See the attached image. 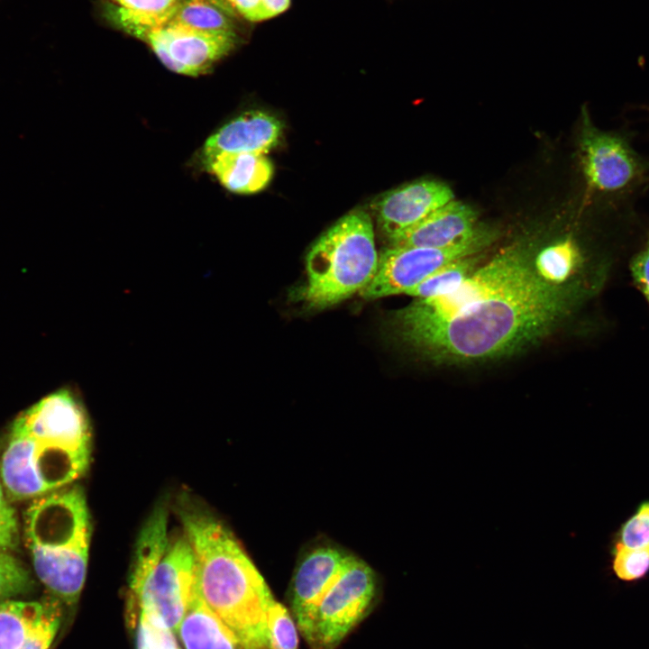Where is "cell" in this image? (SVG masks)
<instances>
[{
	"instance_id": "1",
	"label": "cell",
	"mask_w": 649,
	"mask_h": 649,
	"mask_svg": "<svg viewBox=\"0 0 649 649\" xmlns=\"http://www.w3.org/2000/svg\"><path fill=\"white\" fill-rule=\"evenodd\" d=\"M531 244L518 242L446 295L418 299L392 318L407 346L437 363L513 354L545 337L594 297L543 278Z\"/></svg>"
},
{
	"instance_id": "2",
	"label": "cell",
	"mask_w": 649,
	"mask_h": 649,
	"mask_svg": "<svg viewBox=\"0 0 649 649\" xmlns=\"http://www.w3.org/2000/svg\"><path fill=\"white\" fill-rule=\"evenodd\" d=\"M91 449L87 411L62 388L22 411L0 452V478L10 500L33 499L67 487L86 471Z\"/></svg>"
},
{
	"instance_id": "3",
	"label": "cell",
	"mask_w": 649,
	"mask_h": 649,
	"mask_svg": "<svg viewBox=\"0 0 649 649\" xmlns=\"http://www.w3.org/2000/svg\"><path fill=\"white\" fill-rule=\"evenodd\" d=\"M184 535L195 558V588L244 649H270L268 616L276 601L233 535L209 511L183 503Z\"/></svg>"
},
{
	"instance_id": "4",
	"label": "cell",
	"mask_w": 649,
	"mask_h": 649,
	"mask_svg": "<svg viewBox=\"0 0 649 649\" xmlns=\"http://www.w3.org/2000/svg\"><path fill=\"white\" fill-rule=\"evenodd\" d=\"M23 537L38 579L58 599L74 605L84 587L91 524L83 489L65 487L31 500Z\"/></svg>"
},
{
	"instance_id": "5",
	"label": "cell",
	"mask_w": 649,
	"mask_h": 649,
	"mask_svg": "<svg viewBox=\"0 0 649 649\" xmlns=\"http://www.w3.org/2000/svg\"><path fill=\"white\" fill-rule=\"evenodd\" d=\"M378 261L370 217L362 210L352 211L309 250L306 279L297 299L309 308L321 309L361 293L372 279Z\"/></svg>"
},
{
	"instance_id": "6",
	"label": "cell",
	"mask_w": 649,
	"mask_h": 649,
	"mask_svg": "<svg viewBox=\"0 0 649 649\" xmlns=\"http://www.w3.org/2000/svg\"><path fill=\"white\" fill-rule=\"evenodd\" d=\"M194 585L195 558L184 533L169 540L160 558L133 561L130 590L140 611L153 616L175 634L188 608Z\"/></svg>"
},
{
	"instance_id": "7",
	"label": "cell",
	"mask_w": 649,
	"mask_h": 649,
	"mask_svg": "<svg viewBox=\"0 0 649 649\" xmlns=\"http://www.w3.org/2000/svg\"><path fill=\"white\" fill-rule=\"evenodd\" d=\"M376 591L372 569L350 556L343 570L297 628L311 649H334L362 619Z\"/></svg>"
},
{
	"instance_id": "8",
	"label": "cell",
	"mask_w": 649,
	"mask_h": 649,
	"mask_svg": "<svg viewBox=\"0 0 649 649\" xmlns=\"http://www.w3.org/2000/svg\"><path fill=\"white\" fill-rule=\"evenodd\" d=\"M578 146L586 183L613 202L649 182V162L635 151L627 137L597 128L586 109H582Z\"/></svg>"
},
{
	"instance_id": "9",
	"label": "cell",
	"mask_w": 649,
	"mask_h": 649,
	"mask_svg": "<svg viewBox=\"0 0 649 649\" xmlns=\"http://www.w3.org/2000/svg\"><path fill=\"white\" fill-rule=\"evenodd\" d=\"M492 239L491 232L485 230L467 242L447 248L391 245L379 255L376 272L360 294L366 299L406 294L444 265L475 255Z\"/></svg>"
},
{
	"instance_id": "10",
	"label": "cell",
	"mask_w": 649,
	"mask_h": 649,
	"mask_svg": "<svg viewBox=\"0 0 649 649\" xmlns=\"http://www.w3.org/2000/svg\"><path fill=\"white\" fill-rule=\"evenodd\" d=\"M169 70L190 77L204 75L236 44L235 32H210L167 23L141 34Z\"/></svg>"
},
{
	"instance_id": "11",
	"label": "cell",
	"mask_w": 649,
	"mask_h": 649,
	"mask_svg": "<svg viewBox=\"0 0 649 649\" xmlns=\"http://www.w3.org/2000/svg\"><path fill=\"white\" fill-rule=\"evenodd\" d=\"M454 199L452 189L437 180H419L395 188L376 204L379 226L390 241L417 225Z\"/></svg>"
},
{
	"instance_id": "12",
	"label": "cell",
	"mask_w": 649,
	"mask_h": 649,
	"mask_svg": "<svg viewBox=\"0 0 649 649\" xmlns=\"http://www.w3.org/2000/svg\"><path fill=\"white\" fill-rule=\"evenodd\" d=\"M280 121L262 111H250L233 119L207 138L201 151V161L220 153L251 152L266 154L279 142Z\"/></svg>"
},
{
	"instance_id": "13",
	"label": "cell",
	"mask_w": 649,
	"mask_h": 649,
	"mask_svg": "<svg viewBox=\"0 0 649 649\" xmlns=\"http://www.w3.org/2000/svg\"><path fill=\"white\" fill-rule=\"evenodd\" d=\"M351 554L334 547H319L298 563L293 576L290 605L297 626L310 614L336 580Z\"/></svg>"
},
{
	"instance_id": "14",
	"label": "cell",
	"mask_w": 649,
	"mask_h": 649,
	"mask_svg": "<svg viewBox=\"0 0 649 649\" xmlns=\"http://www.w3.org/2000/svg\"><path fill=\"white\" fill-rule=\"evenodd\" d=\"M476 214L455 201L441 206L415 227L390 241L392 246L447 248L467 242L486 229L477 226Z\"/></svg>"
},
{
	"instance_id": "15",
	"label": "cell",
	"mask_w": 649,
	"mask_h": 649,
	"mask_svg": "<svg viewBox=\"0 0 649 649\" xmlns=\"http://www.w3.org/2000/svg\"><path fill=\"white\" fill-rule=\"evenodd\" d=\"M617 578L633 581L649 572V500L642 502L621 525L610 548Z\"/></svg>"
},
{
	"instance_id": "16",
	"label": "cell",
	"mask_w": 649,
	"mask_h": 649,
	"mask_svg": "<svg viewBox=\"0 0 649 649\" xmlns=\"http://www.w3.org/2000/svg\"><path fill=\"white\" fill-rule=\"evenodd\" d=\"M202 164L224 187L235 194L257 193L267 187L273 175V165L262 153H220Z\"/></svg>"
},
{
	"instance_id": "17",
	"label": "cell",
	"mask_w": 649,
	"mask_h": 649,
	"mask_svg": "<svg viewBox=\"0 0 649 649\" xmlns=\"http://www.w3.org/2000/svg\"><path fill=\"white\" fill-rule=\"evenodd\" d=\"M182 649H244L233 633L207 607L195 585L176 632Z\"/></svg>"
},
{
	"instance_id": "18",
	"label": "cell",
	"mask_w": 649,
	"mask_h": 649,
	"mask_svg": "<svg viewBox=\"0 0 649 649\" xmlns=\"http://www.w3.org/2000/svg\"><path fill=\"white\" fill-rule=\"evenodd\" d=\"M52 601L1 600L0 649H21Z\"/></svg>"
},
{
	"instance_id": "19",
	"label": "cell",
	"mask_w": 649,
	"mask_h": 649,
	"mask_svg": "<svg viewBox=\"0 0 649 649\" xmlns=\"http://www.w3.org/2000/svg\"><path fill=\"white\" fill-rule=\"evenodd\" d=\"M112 20L128 33L139 37L144 32L166 25L179 0H110Z\"/></svg>"
},
{
	"instance_id": "20",
	"label": "cell",
	"mask_w": 649,
	"mask_h": 649,
	"mask_svg": "<svg viewBox=\"0 0 649 649\" xmlns=\"http://www.w3.org/2000/svg\"><path fill=\"white\" fill-rule=\"evenodd\" d=\"M235 11L224 0H179L168 23L210 32H235Z\"/></svg>"
},
{
	"instance_id": "21",
	"label": "cell",
	"mask_w": 649,
	"mask_h": 649,
	"mask_svg": "<svg viewBox=\"0 0 649 649\" xmlns=\"http://www.w3.org/2000/svg\"><path fill=\"white\" fill-rule=\"evenodd\" d=\"M478 261L476 255L455 260L435 270L406 294L425 299L451 293L475 270Z\"/></svg>"
},
{
	"instance_id": "22",
	"label": "cell",
	"mask_w": 649,
	"mask_h": 649,
	"mask_svg": "<svg viewBox=\"0 0 649 649\" xmlns=\"http://www.w3.org/2000/svg\"><path fill=\"white\" fill-rule=\"evenodd\" d=\"M268 635L270 649H297V626L287 608L275 601L269 611Z\"/></svg>"
},
{
	"instance_id": "23",
	"label": "cell",
	"mask_w": 649,
	"mask_h": 649,
	"mask_svg": "<svg viewBox=\"0 0 649 649\" xmlns=\"http://www.w3.org/2000/svg\"><path fill=\"white\" fill-rule=\"evenodd\" d=\"M32 580L23 563L10 553L0 552V600L30 590Z\"/></svg>"
},
{
	"instance_id": "24",
	"label": "cell",
	"mask_w": 649,
	"mask_h": 649,
	"mask_svg": "<svg viewBox=\"0 0 649 649\" xmlns=\"http://www.w3.org/2000/svg\"><path fill=\"white\" fill-rule=\"evenodd\" d=\"M139 613L137 649H182L172 630L153 616Z\"/></svg>"
},
{
	"instance_id": "25",
	"label": "cell",
	"mask_w": 649,
	"mask_h": 649,
	"mask_svg": "<svg viewBox=\"0 0 649 649\" xmlns=\"http://www.w3.org/2000/svg\"><path fill=\"white\" fill-rule=\"evenodd\" d=\"M19 521L0 478V552L14 550L20 541Z\"/></svg>"
},
{
	"instance_id": "26",
	"label": "cell",
	"mask_w": 649,
	"mask_h": 649,
	"mask_svg": "<svg viewBox=\"0 0 649 649\" xmlns=\"http://www.w3.org/2000/svg\"><path fill=\"white\" fill-rule=\"evenodd\" d=\"M60 621L61 611L59 600H53L21 649H49L59 628Z\"/></svg>"
},
{
	"instance_id": "27",
	"label": "cell",
	"mask_w": 649,
	"mask_h": 649,
	"mask_svg": "<svg viewBox=\"0 0 649 649\" xmlns=\"http://www.w3.org/2000/svg\"><path fill=\"white\" fill-rule=\"evenodd\" d=\"M628 269L635 286L649 304V230L630 257Z\"/></svg>"
},
{
	"instance_id": "28",
	"label": "cell",
	"mask_w": 649,
	"mask_h": 649,
	"mask_svg": "<svg viewBox=\"0 0 649 649\" xmlns=\"http://www.w3.org/2000/svg\"><path fill=\"white\" fill-rule=\"evenodd\" d=\"M235 11L251 22L266 20L261 0H224Z\"/></svg>"
},
{
	"instance_id": "29",
	"label": "cell",
	"mask_w": 649,
	"mask_h": 649,
	"mask_svg": "<svg viewBox=\"0 0 649 649\" xmlns=\"http://www.w3.org/2000/svg\"><path fill=\"white\" fill-rule=\"evenodd\" d=\"M266 19L285 12L290 5V0H261Z\"/></svg>"
}]
</instances>
